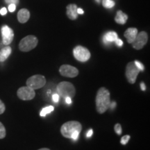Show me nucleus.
Here are the masks:
<instances>
[{
  "label": "nucleus",
  "mask_w": 150,
  "mask_h": 150,
  "mask_svg": "<svg viewBox=\"0 0 150 150\" xmlns=\"http://www.w3.org/2000/svg\"><path fill=\"white\" fill-rule=\"evenodd\" d=\"M102 5L106 8H111L115 6V2L112 0H102Z\"/></svg>",
  "instance_id": "nucleus-19"
},
{
  "label": "nucleus",
  "mask_w": 150,
  "mask_h": 150,
  "mask_svg": "<svg viewBox=\"0 0 150 150\" xmlns=\"http://www.w3.org/2000/svg\"><path fill=\"white\" fill-rule=\"evenodd\" d=\"M38 150H50V149H48V148H42V149H40Z\"/></svg>",
  "instance_id": "nucleus-36"
},
{
  "label": "nucleus",
  "mask_w": 150,
  "mask_h": 150,
  "mask_svg": "<svg viewBox=\"0 0 150 150\" xmlns=\"http://www.w3.org/2000/svg\"><path fill=\"white\" fill-rule=\"evenodd\" d=\"M84 11L82 8H77V13L78 14H83Z\"/></svg>",
  "instance_id": "nucleus-34"
},
{
  "label": "nucleus",
  "mask_w": 150,
  "mask_h": 150,
  "mask_svg": "<svg viewBox=\"0 0 150 150\" xmlns=\"http://www.w3.org/2000/svg\"><path fill=\"white\" fill-rule=\"evenodd\" d=\"M52 99L55 103L59 102V95L58 94H54L53 96H52Z\"/></svg>",
  "instance_id": "nucleus-27"
},
{
  "label": "nucleus",
  "mask_w": 150,
  "mask_h": 150,
  "mask_svg": "<svg viewBox=\"0 0 150 150\" xmlns=\"http://www.w3.org/2000/svg\"><path fill=\"white\" fill-rule=\"evenodd\" d=\"M117 38V34L115 31H110V32L106 33L104 35V43H109L112 42H115V40Z\"/></svg>",
  "instance_id": "nucleus-17"
},
{
  "label": "nucleus",
  "mask_w": 150,
  "mask_h": 150,
  "mask_svg": "<svg viewBox=\"0 0 150 150\" xmlns=\"http://www.w3.org/2000/svg\"><path fill=\"white\" fill-rule=\"evenodd\" d=\"M46 84V79L44 76L40 74L33 75L28 79L27 86L33 90H38L42 88Z\"/></svg>",
  "instance_id": "nucleus-5"
},
{
  "label": "nucleus",
  "mask_w": 150,
  "mask_h": 150,
  "mask_svg": "<svg viewBox=\"0 0 150 150\" xmlns=\"http://www.w3.org/2000/svg\"><path fill=\"white\" fill-rule=\"evenodd\" d=\"M77 6L76 4H69L66 7V14L69 19L72 20H76L78 18Z\"/></svg>",
  "instance_id": "nucleus-12"
},
{
  "label": "nucleus",
  "mask_w": 150,
  "mask_h": 150,
  "mask_svg": "<svg viewBox=\"0 0 150 150\" xmlns=\"http://www.w3.org/2000/svg\"><path fill=\"white\" fill-rule=\"evenodd\" d=\"M65 102H66L67 104H70L71 103H72V99L70 98V97H66V98L65 99Z\"/></svg>",
  "instance_id": "nucleus-32"
},
{
  "label": "nucleus",
  "mask_w": 150,
  "mask_h": 150,
  "mask_svg": "<svg viewBox=\"0 0 150 150\" xmlns=\"http://www.w3.org/2000/svg\"><path fill=\"white\" fill-rule=\"evenodd\" d=\"M82 129V125L78 121H69L63 124L61 128L62 136L65 138H71L72 135L76 131L81 132Z\"/></svg>",
  "instance_id": "nucleus-2"
},
{
  "label": "nucleus",
  "mask_w": 150,
  "mask_h": 150,
  "mask_svg": "<svg viewBox=\"0 0 150 150\" xmlns=\"http://www.w3.org/2000/svg\"><path fill=\"white\" fill-rule=\"evenodd\" d=\"M140 71L138 70V67L136 66L134 64V62H130L127 64L126 67V72H125V74H126V77L127 79V81H129V83L134 84L136 82L137 76H138V74Z\"/></svg>",
  "instance_id": "nucleus-6"
},
{
  "label": "nucleus",
  "mask_w": 150,
  "mask_h": 150,
  "mask_svg": "<svg viewBox=\"0 0 150 150\" xmlns=\"http://www.w3.org/2000/svg\"><path fill=\"white\" fill-rule=\"evenodd\" d=\"M134 62V64L136 65V66L138 67V69L140 71H143L144 70V65L142 63H140L138 61H135Z\"/></svg>",
  "instance_id": "nucleus-23"
},
{
  "label": "nucleus",
  "mask_w": 150,
  "mask_h": 150,
  "mask_svg": "<svg viewBox=\"0 0 150 150\" xmlns=\"http://www.w3.org/2000/svg\"><path fill=\"white\" fill-rule=\"evenodd\" d=\"M17 95L19 98L22 100L28 101L31 100L34 98L35 93L34 90L31 89V88L28 87V86H24V87H21L18 89Z\"/></svg>",
  "instance_id": "nucleus-8"
},
{
  "label": "nucleus",
  "mask_w": 150,
  "mask_h": 150,
  "mask_svg": "<svg viewBox=\"0 0 150 150\" xmlns=\"http://www.w3.org/2000/svg\"><path fill=\"white\" fill-rule=\"evenodd\" d=\"M148 40L147 33L145 31H141V32L138 33L137 36L135 39L132 44L133 47L137 50H141L144 46L147 44Z\"/></svg>",
  "instance_id": "nucleus-9"
},
{
  "label": "nucleus",
  "mask_w": 150,
  "mask_h": 150,
  "mask_svg": "<svg viewBox=\"0 0 150 150\" xmlns=\"http://www.w3.org/2000/svg\"><path fill=\"white\" fill-rule=\"evenodd\" d=\"M5 109L6 107L4 104L1 102V100H0V115H1V114L4 112Z\"/></svg>",
  "instance_id": "nucleus-24"
},
{
  "label": "nucleus",
  "mask_w": 150,
  "mask_h": 150,
  "mask_svg": "<svg viewBox=\"0 0 150 150\" xmlns=\"http://www.w3.org/2000/svg\"><path fill=\"white\" fill-rule=\"evenodd\" d=\"M11 52H12V50H11V47L9 46H6L1 49L0 50V62L5 61L8 59L9 56L11 55Z\"/></svg>",
  "instance_id": "nucleus-15"
},
{
  "label": "nucleus",
  "mask_w": 150,
  "mask_h": 150,
  "mask_svg": "<svg viewBox=\"0 0 150 150\" xmlns=\"http://www.w3.org/2000/svg\"><path fill=\"white\" fill-rule=\"evenodd\" d=\"M127 19H128V16L127 14L124 13L122 11H118L116 14L115 20L117 24H125L127 22Z\"/></svg>",
  "instance_id": "nucleus-16"
},
{
  "label": "nucleus",
  "mask_w": 150,
  "mask_h": 150,
  "mask_svg": "<svg viewBox=\"0 0 150 150\" xmlns=\"http://www.w3.org/2000/svg\"><path fill=\"white\" fill-rule=\"evenodd\" d=\"M54 108L53 106H47V107H45L43 108L42 110H41L40 112V116L41 117H45L47 114L48 113H50V112H52L54 110Z\"/></svg>",
  "instance_id": "nucleus-18"
},
{
  "label": "nucleus",
  "mask_w": 150,
  "mask_h": 150,
  "mask_svg": "<svg viewBox=\"0 0 150 150\" xmlns=\"http://www.w3.org/2000/svg\"><path fill=\"white\" fill-rule=\"evenodd\" d=\"M16 5L15 4H9L8 6V11H10V12H14L15 11H16Z\"/></svg>",
  "instance_id": "nucleus-28"
},
{
  "label": "nucleus",
  "mask_w": 150,
  "mask_h": 150,
  "mask_svg": "<svg viewBox=\"0 0 150 150\" xmlns=\"http://www.w3.org/2000/svg\"><path fill=\"white\" fill-rule=\"evenodd\" d=\"M93 129H90V130L88 131L87 134H86V136H87L88 138H91V137L93 136Z\"/></svg>",
  "instance_id": "nucleus-31"
},
{
  "label": "nucleus",
  "mask_w": 150,
  "mask_h": 150,
  "mask_svg": "<svg viewBox=\"0 0 150 150\" xmlns=\"http://www.w3.org/2000/svg\"><path fill=\"white\" fill-rule=\"evenodd\" d=\"M79 134H80V132H78V131L74 132V134L72 135V136H71V139H72L74 140H76L78 139L79 136Z\"/></svg>",
  "instance_id": "nucleus-26"
},
{
  "label": "nucleus",
  "mask_w": 150,
  "mask_h": 150,
  "mask_svg": "<svg viewBox=\"0 0 150 150\" xmlns=\"http://www.w3.org/2000/svg\"><path fill=\"white\" fill-rule=\"evenodd\" d=\"M95 1H96L97 3H99V1H100V0H95Z\"/></svg>",
  "instance_id": "nucleus-37"
},
{
  "label": "nucleus",
  "mask_w": 150,
  "mask_h": 150,
  "mask_svg": "<svg viewBox=\"0 0 150 150\" xmlns=\"http://www.w3.org/2000/svg\"><path fill=\"white\" fill-rule=\"evenodd\" d=\"M140 87H141V90L142 91H145L146 90V86L145 85V83H143V82H142V83H140Z\"/></svg>",
  "instance_id": "nucleus-33"
},
{
  "label": "nucleus",
  "mask_w": 150,
  "mask_h": 150,
  "mask_svg": "<svg viewBox=\"0 0 150 150\" xmlns=\"http://www.w3.org/2000/svg\"><path fill=\"white\" fill-rule=\"evenodd\" d=\"M114 129H115V131L117 135H121L122 134V127H121L120 124H119V123L116 124V125H115V127H114Z\"/></svg>",
  "instance_id": "nucleus-22"
},
{
  "label": "nucleus",
  "mask_w": 150,
  "mask_h": 150,
  "mask_svg": "<svg viewBox=\"0 0 150 150\" xmlns=\"http://www.w3.org/2000/svg\"><path fill=\"white\" fill-rule=\"evenodd\" d=\"M59 72L62 76L69 78L76 77L79 74L78 69L70 65H61L59 69Z\"/></svg>",
  "instance_id": "nucleus-10"
},
{
  "label": "nucleus",
  "mask_w": 150,
  "mask_h": 150,
  "mask_svg": "<svg viewBox=\"0 0 150 150\" xmlns=\"http://www.w3.org/2000/svg\"><path fill=\"white\" fill-rule=\"evenodd\" d=\"M5 2L8 4H18L19 3V0H5Z\"/></svg>",
  "instance_id": "nucleus-25"
},
{
  "label": "nucleus",
  "mask_w": 150,
  "mask_h": 150,
  "mask_svg": "<svg viewBox=\"0 0 150 150\" xmlns=\"http://www.w3.org/2000/svg\"><path fill=\"white\" fill-rule=\"evenodd\" d=\"M137 34H138V29L136 28H129L125 31L124 35L127 38V42L129 44H131L136 39Z\"/></svg>",
  "instance_id": "nucleus-13"
},
{
  "label": "nucleus",
  "mask_w": 150,
  "mask_h": 150,
  "mask_svg": "<svg viewBox=\"0 0 150 150\" xmlns=\"http://www.w3.org/2000/svg\"><path fill=\"white\" fill-rule=\"evenodd\" d=\"M30 18L29 11L26 8H22L19 11L18 13V20L20 23L24 24L26 23Z\"/></svg>",
  "instance_id": "nucleus-14"
},
{
  "label": "nucleus",
  "mask_w": 150,
  "mask_h": 150,
  "mask_svg": "<svg viewBox=\"0 0 150 150\" xmlns=\"http://www.w3.org/2000/svg\"><path fill=\"white\" fill-rule=\"evenodd\" d=\"M6 13H7V9L4 8V7L0 10V14H1V16H4V15H6Z\"/></svg>",
  "instance_id": "nucleus-30"
},
{
  "label": "nucleus",
  "mask_w": 150,
  "mask_h": 150,
  "mask_svg": "<svg viewBox=\"0 0 150 150\" xmlns=\"http://www.w3.org/2000/svg\"><path fill=\"white\" fill-rule=\"evenodd\" d=\"M115 102H112V105H111V108H113V107H115Z\"/></svg>",
  "instance_id": "nucleus-35"
},
{
  "label": "nucleus",
  "mask_w": 150,
  "mask_h": 150,
  "mask_svg": "<svg viewBox=\"0 0 150 150\" xmlns=\"http://www.w3.org/2000/svg\"><path fill=\"white\" fill-rule=\"evenodd\" d=\"M74 57L80 62H86L91 58V52L83 46H76L73 50Z\"/></svg>",
  "instance_id": "nucleus-7"
},
{
  "label": "nucleus",
  "mask_w": 150,
  "mask_h": 150,
  "mask_svg": "<svg viewBox=\"0 0 150 150\" xmlns=\"http://www.w3.org/2000/svg\"><path fill=\"white\" fill-rule=\"evenodd\" d=\"M6 134V132L5 127L2 123L0 122V139L5 138Z\"/></svg>",
  "instance_id": "nucleus-20"
},
{
  "label": "nucleus",
  "mask_w": 150,
  "mask_h": 150,
  "mask_svg": "<svg viewBox=\"0 0 150 150\" xmlns=\"http://www.w3.org/2000/svg\"><path fill=\"white\" fill-rule=\"evenodd\" d=\"M56 91L58 95L64 99L66 97H70L72 99L75 96L76 93V90L74 85L67 81H62L58 84Z\"/></svg>",
  "instance_id": "nucleus-3"
},
{
  "label": "nucleus",
  "mask_w": 150,
  "mask_h": 150,
  "mask_svg": "<svg viewBox=\"0 0 150 150\" xmlns=\"http://www.w3.org/2000/svg\"><path fill=\"white\" fill-rule=\"evenodd\" d=\"M129 139H130V136H129V135H125V136H124L122 138H121V144L123 145H127V142H129Z\"/></svg>",
  "instance_id": "nucleus-21"
},
{
  "label": "nucleus",
  "mask_w": 150,
  "mask_h": 150,
  "mask_svg": "<svg viewBox=\"0 0 150 150\" xmlns=\"http://www.w3.org/2000/svg\"><path fill=\"white\" fill-rule=\"evenodd\" d=\"M115 42L118 47H122V45H123L122 40H120V38H118L115 40Z\"/></svg>",
  "instance_id": "nucleus-29"
},
{
  "label": "nucleus",
  "mask_w": 150,
  "mask_h": 150,
  "mask_svg": "<svg viewBox=\"0 0 150 150\" xmlns=\"http://www.w3.org/2000/svg\"><path fill=\"white\" fill-rule=\"evenodd\" d=\"M1 36H2V42L4 45L8 46L12 42L14 38V33L12 29L7 25H4L1 27Z\"/></svg>",
  "instance_id": "nucleus-11"
},
{
  "label": "nucleus",
  "mask_w": 150,
  "mask_h": 150,
  "mask_svg": "<svg viewBox=\"0 0 150 150\" xmlns=\"http://www.w3.org/2000/svg\"><path fill=\"white\" fill-rule=\"evenodd\" d=\"M38 38L34 35H28V36L24 37L20 41L19 44V49L20 51L27 52H29L34 49L37 46Z\"/></svg>",
  "instance_id": "nucleus-4"
},
{
  "label": "nucleus",
  "mask_w": 150,
  "mask_h": 150,
  "mask_svg": "<svg viewBox=\"0 0 150 150\" xmlns=\"http://www.w3.org/2000/svg\"><path fill=\"white\" fill-rule=\"evenodd\" d=\"M96 110L99 114H103L108 109L110 105V93L108 89L102 87L98 90L96 98Z\"/></svg>",
  "instance_id": "nucleus-1"
}]
</instances>
